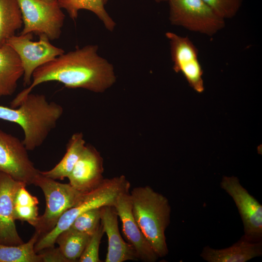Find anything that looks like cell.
Wrapping results in <instances>:
<instances>
[{
  "label": "cell",
  "instance_id": "e0dca14e",
  "mask_svg": "<svg viewBox=\"0 0 262 262\" xmlns=\"http://www.w3.org/2000/svg\"><path fill=\"white\" fill-rule=\"evenodd\" d=\"M23 74L21 61L16 51L6 44L0 47V97L11 96Z\"/></svg>",
  "mask_w": 262,
  "mask_h": 262
},
{
  "label": "cell",
  "instance_id": "f546056e",
  "mask_svg": "<svg viewBox=\"0 0 262 262\" xmlns=\"http://www.w3.org/2000/svg\"><path fill=\"white\" fill-rule=\"evenodd\" d=\"M109 0H103V3L105 4Z\"/></svg>",
  "mask_w": 262,
  "mask_h": 262
},
{
  "label": "cell",
  "instance_id": "484cf974",
  "mask_svg": "<svg viewBox=\"0 0 262 262\" xmlns=\"http://www.w3.org/2000/svg\"><path fill=\"white\" fill-rule=\"evenodd\" d=\"M104 233L101 223L93 234L78 262H100L99 248L102 237Z\"/></svg>",
  "mask_w": 262,
  "mask_h": 262
},
{
  "label": "cell",
  "instance_id": "603a6c76",
  "mask_svg": "<svg viewBox=\"0 0 262 262\" xmlns=\"http://www.w3.org/2000/svg\"><path fill=\"white\" fill-rule=\"evenodd\" d=\"M38 239L34 232L26 243L17 246L0 244V262H42L41 256L34 250Z\"/></svg>",
  "mask_w": 262,
  "mask_h": 262
},
{
  "label": "cell",
  "instance_id": "cb8c5ba5",
  "mask_svg": "<svg viewBox=\"0 0 262 262\" xmlns=\"http://www.w3.org/2000/svg\"><path fill=\"white\" fill-rule=\"evenodd\" d=\"M102 209V207L96 208L81 214L74 220L69 228L92 235L100 225Z\"/></svg>",
  "mask_w": 262,
  "mask_h": 262
},
{
  "label": "cell",
  "instance_id": "5b68a950",
  "mask_svg": "<svg viewBox=\"0 0 262 262\" xmlns=\"http://www.w3.org/2000/svg\"><path fill=\"white\" fill-rule=\"evenodd\" d=\"M33 184L42 190L46 199L44 213L39 216L34 227L39 239L50 231L67 210L74 206L84 193L79 191L69 183H62L42 175L39 171Z\"/></svg>",
  "mask_w": 262,
  "mask_h": 262
},
{
  "label": "cell",
  "instance_id": "2e32d148",
  "mask_svg": "<svg viewBox=\"0 0 262 262\" xmlns=\"http://www.w3.org/2000/svg\"><path fill=\"white\" fill-rule=\"evenodd\" d=\"M262 255V241L251 242L241 237L229 247L215 249L206 246L200 257L208 262H246Z\"/></svg>",
  "mask_w": 262,
  "mask_h": 262
},
{
  "label": "cell",
  "instance_id": "4316f807",
  "mask_svg": "<svg viewBox=\"0 0 262 262\" xmlns=\"http://www.w3.org/2000/svg\"><path fill=\"white\" fill-rule=\"evenodd\" d=\"M37 253L41 256L42 262H69L59 247L54 246L41 250Z\"/></svg>",
  "mask_w": 262,
  "mask_h": 262
},
{
  "label": "cell",
  "instance_id": "7a4b0ae2",
  "mask_svg": "<svg viewBox=\"0 0 262 262\" xmlns=\"http://www.w3.org/2000/svg\"><path fill=\"white\" fill-rule=\"evenodd\" d=\"M63 112L61 105L49 101L44 95L30 93L17 107L0 105V119L19 125L24 132L23 143L32 151L43 144Z\"/></svg>",
  "mask_w": 262,
  "mask_h": 262
},
{
  "label": "cell",
  "instance_id": "4fadbf2b",
  "mask_svg": "<svg viewBox=\"0 0 262 262\" xmlns=\"http://www.w3.org/2000/svg\"><path fill=\"white\" fill-rule=\"evenodd\" d=\"M23 184L0 172V244L17 246L24 243L16 230L14 215L15 196Z\"/></svg>",
  "mask_w": 262,
  "mask_h": 262
},
{
  "label": "cell",
  "instance_id": "9a60e30c",
  "mask_svg": "<svg viewBox=\"0 0 262 262\" xmlns=\"http://www.w3.org/2000/svg\"><path fill=\"white\" fill-rule=\"evenodd\" d=\"M118 215L114 207H102L101 223L108 238V249L105 262H124L139 260L135 251L126 242L120 233Z\"/></svg>",
  "mask_w": 262,
  "mask_h": 262
},
{
  "label": "cell",
  "instance_id": "8992f818",
  "mask_svg": "<svg viewBox=\"0 0 262 262\" xmlns=\"http://www.w3.org/2000/svg\"><path fill=\"white\" fill-rule=\"evenodd\" d=\"M169 19L174 25L208 36L223 29L225 20L203 0H168Z\"/></svg>",
  "mask_w": 262,
  "mask_h": 262
},
{
  "label": "cell",
  "instance_id": "d6986e66",
  "mask_svg": "<svg viewBox=\"0 0 262 262\" xmlns=\"http://www.w3.org/2000/svg\"><path fill=\"white\" fill-rule=\"evenodd\" d=\"M23 25L17 0H0V48Z\"/></svg>",
  "mask_w": 262,
  "mask_h": 262
},
{
  "label": "cell",
  "instance_id": "277c9868",
  "mask_svg": "<svg viewBox=\"0 0 262 262\" xmlns=\"http://www.w3.org/2000/svg\"><path fill=\"white\" fill-rule=\"evenodd\" d=\"M130 186V182L123 175L104 179L97 188L84 193L74 206L63 213L55 227L38 239L34 246L35 251L37 253L41 250L54 246L58 235L68 229L81 214L96 208L114 207L118 196L122 193L129 191Z\"/></svg>",
  "mask_w": 262,
  "mask_h": 262
},
{
  "label": "cell",
  "instance_id": "d4e9b609",
  "mask_svg": "<svg viewBox=\"0 0 262 262\" xmlns=\"http://www.w3.org/2000/svg\"><path fill=\"white\" fill-rule=\"evenodd\" d=\"M219 16L225 20L233 17L244 0H203Z\"/></svg>",
  "mask_w": 262,
  "mask_h": 262
},
{
  "label": "cell",
  "instance_id": "f1b7e54d",
  "mask_svg": "<svg viewBox=\"0 0 262 262\" xmlns=\"http://www.w3.org/2000/svg\"><path fill=\"white\" fill-rule=\"evenodd\" d=\"M156 2H161L164 1H167L168 0H154Z\"/></svg>",
  "mask_w": 262,
  "mask_h": 262
},
{
  "label": "cell",
  "instance_id": "8fae6325",
  "mask_svg": "<svg viewBox=\"0 0 262 262\" xmlns=\"http://www.w3.org/2000/svg\"><path fill=\"white\" fill-rule=\"evenodd\" d=\"M165 36L168 40L173 69L182 74L189 86L196 92L204 91L202 78L203 71L198 59V51L187 36H182L167 32Z\"/></svg>",
  "mask_w": 262,
  "mask_h": 262
},
{
  "label": "cell",
  "instance_id": "83f0119b",
  "mask_svg": "<svg viewBox=\"0 0 262 262\" xmlns=\"http://www.w3.org/2000/svg\"><path fill=\"white\" fill-rule=\"evenodd\" d=\"M42 0V1H45V2H54L57 0Z\"/></svg>",
  "mask_w": 262,
  "mask_h": 262
},
{
  "label": "cell",
  "instance_id": "44dd1931",
  "mask_svg": "<svg viewBox=\"0 0 262 262\" xmlns=\"http://www.w3.org/2000/svg\"><path fill=\"white\" fill-rule=\"evenodd\" d=\"M91 236L69 228L58 235L55 243L69 262H75L78 261Z\"/></svg>",
  "mask_w": 262,
  "mask_h": 262
},
{
  "label": "cell",
  "instance_id": "7402d4cb",
  "mask_svg": "<svg viewBox=\"0 0 262 262\" xmlns=\"http://www.w3.org/2000/svg\"><path fill=\"white\" fill-rule=\"evenodd\" d=\"M26 184L17 190L14 198V215L16 220L28 222L35 227L38 219L39 201L37 197L32 195L26 189Z\"/></svg>",
  "mask_w": 262,
  "mask_h": 262
},
{
  "label": "cell",
  "instance_id": "7c38bea8",
  "mask_svg": "<svg viewBox=\"0 0 262 262\" xmlns=\"http://www.w3.org/2000/svg\"><path fill=\"white\" fill-rule=\"evenodd\" d=\"M114 208L121 221L123 232L133 247L138 260L145 262H156L159 257L134 218L129 191L122 193L118 196Z\"/></svg>",
  "mask_w": 262,
  "mask_h": 262
},
{
  "label": "cell",
  "instance_id": "ac0fdd59",
  "mask_svg": "<svg viewBox=\"0 0 262 262\" xmlns=\"http://www.w3.org/2000/svg\"><path fill=\"white\" fill-rule=\"evenodd\" d=\"M82 133L73 134L66 145V153L60 162L53 168L40 173L53 180H63L67 178L78 161L85 146Z\"/></svg>",
  "mask_w": 262,
  "mask_h": 262
},
{
  "label": "cell",
  "instance_id": "5bb4252c",
  "mask_svg": "<svg viewBox=\"0 0 262 262\" xmlns=\"http://www.w3.org/2000/svg\"><path fill=\"white\" fill-rule=\"evenodd\" d=\"M103 160L93 147L86 145L78 161L68 176L69 184L82 193L88 192L103 181Z\"/></svg>",
  "mask_w": 262,
  "mask_h": 262
},
{
  "label": "cell",
  "instance_id": "3957f363",
  "mask_svg": "<svg viewBox=\"0 0 262 262\" xmlns=\"http://www.w3.org/2000/svg\"><path fill=\"white\" fill-rule=\"evenodd\" d=\"M134 218L158 257L168 250L165 231L170 221L168 199L148 185L134 188L130 193Z\"/></svg>",
  "mask_w": 262,
  "mask_h": 262
},
{
  "label": "cell",
  "instance_id": "9c48e42d",
  "mask_svg": "<svg viewBox=\"0 0 262 262\" xmlns=\"http://www.w3.org/2000/svg\"><path fill=\"white\" fill-rule=\"evenodd\" d=\"M220 187L234 201L240 214L244 234L242 236L251 242L262 241V205L241 184L235 176H224Z\"/></svg>",
  "mask_w": 262,
  "mask_h": 262
},
{
  "label": "cell",
  "instance_id": "ba28073f",
  "mask_svg": "<svg viewBox=\"0 0 262 262\" xmlns=\"http://www.w3.org/2000/svg\"><path fill=\"white\" fill-rule=\"evenodd\" d=\"M38 41L32 40L33 33L16 35L7 41L18 56L24 70L23 84L30 85L32 76L38 67L49 62L65 53L61 48L53 45L45 34L39 36Z\"/></svg>",
  "mask_w": 262,
  "mask_h": 262
},
{
  "label": "cell",
  "instance_id": "52a82bcc",
  "mask_svg": "<svg viewBox=\"0 0 262 262\" xmlns=\"http://www.w3.org/2000/svg\"><path fill=\"white\" fill-rule=\"evenodd\" d=\"M17 1L23 21L21 34H45L50 40L60 37L65 15L57 0L53 2L41 0Z\"/></svg>",
  "mask_w": 262,
  "mask_h": 262
},
{
  "label": "cell",
  "instance_id": "30bf717a",
  "mask_svg": "<svg viewBox=\"0 0 262 262\" xmlns=\"http://www.w3.org/2000/svg\"><path fill=\"white\" fill-rule=\"evenodd\" d=\"M22 141L0 129V172L26 185L33 184L39 173Z\"/></svg>",
  "mask_w": 262,
  "mask_h": 262
},
{
  "label": "cell",
  "instance_id": "ffe728a7",
  "mask_svg": "<svg viewBox=\"0 0 262 262\" xmlns=\"http://www.w3.org/2000/svg\"><path fill=\"white\" fill-rule=\"evenodd\" d=\"M59 6L64 9L70 17L75 20L79 10L84 9L94 13L102 22L105 28L112 32L115 23L106 12L103 0H57Z\"/></svg>",
  "mask_w": 262,
  "mask_h": 262
},
{
  "label": "cell",
  "instance_id": "6da1fadb",
  "mask_svg": "<svg viewBox=\"0 0 262 262\" xmlns=\"http://www.w3.org/2000/svg\"><path fill=\"white\" fill-rule=\"evenodd\" d=\"M98 47L88 45L64 53L38 67L33 73L31 84L11 102L17 107L36 86L57 81L68 88H82L102 93L116 81L113 65L98 53Z\"/></svg>",
  "mask_w": 262,
  "mask_h": 262
}]
</instances>
